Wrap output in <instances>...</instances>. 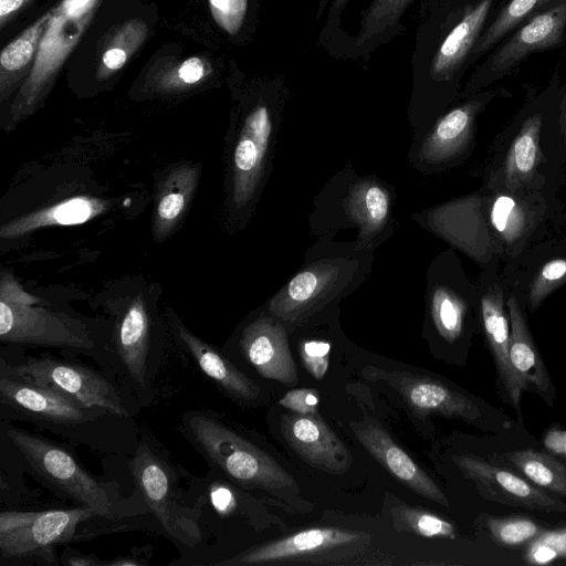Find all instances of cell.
<instances>
[{"instance_id": "6da1fadb", "label": "cell", "mask_w": 566, "mask_h": 566, "mask_svg": "<svg viewBox=\"0 0 566 566\" xmlns=\"http://www.w3.org/2000/svg\"><path fill=\"white\" fill-rule=\"evenodd\" d=\"M501 0H430L424 32V80L429 87L453 94L471 67L473 49Z\"/></svg>"}, {"instance_id": "7a4b0ae2", "label": "cell", "mask_w": 566, "mask_h": 566, "mask_svg": "<svg viewBox=\"0 0 566 566\" xmlns=\"http://www.w3.org/2000/svg\"><path fill=\"white\" fill-rule=\"evenodd\" d=\"M181 431L210 469L239 486L271 493L295 486L287 471L216 411L187 410Z\"/></svg>"}, {"instance_id": "3957f363", "label": "cell", "mask_w": 566, "mask_h": 566, "mask_svg": "<svg viewBox=\"0 0 566 566\" xmlns=\"http://www.w3.org/2000/svg\"><path fill=\"white\" fill-rule=\"evenodd\" d=\"M134 481L166 536L192 548L203 539L202 502L191 484L180 483L179 469L148 433H143L129 462Z\"/></svg>"}, {"instance_id": "277c9868", "label": "cell", "mask_w": 566, "mask_h": 566, "mask_svg": "<svg viewBox=\"0 0 566 566\" xmlns=\"http://www.w3.org/2000/svg\"><path fill=\"white\" fill-rule=\"evenodd\" d=\"M107 348L112 374L134 394L142 408L155 399V379L164 355V333L143 294L112 313Z\"/></svg>"}, {"instance_id": "5b68a950", "label": "cell", "mask_w": 566, "mask_h": 566, "mask_svg": "<svg viewBox=\"0 0 566 566\" xmlns=\"http://www.w3.org/2000/svg\"><path fill=\"white\" fill-rule=\"evenodd\" d=\"M0 340L9 346L57 348L64 354H83L113 375L107 328L70 314L0 296Z\"/></svg>"}, {"instance_id": "8992f818", "label": "cell", "mask_w": 566, "mask_h": 566, "mask_svg": "<svg viewBox=\"0 0 566 566\" xmlns=\"http://www.w3.org/2000/svg\"><path fill=\"white\" fill-rule=\"evenodd\" d=\"M69 355H1L0 363L34 384L57 390L88 407H98L126 419L139 413L142 407L124 382Z\"/></svg>"}, {"instance_id": "52a82bcc", "label": "cell", "mask_w": 566, "mask_h": 566, "mask_svg": "<svg viewBox=\"0 0 566 566\" xmlns=\"http://www.w3.org/2000/svg\"><path fill=\"white\" fill-rule=\"evenodd\" d=\"M2 432L43 485L78 505L96 510L104 517L116 520L115 486L92 475L69 448L9 423H3Z\"/></svg>"}, {"instance_id": "ba28073f", "label": "cell", "mask_w": 566, "mask_h": 566, "mask_svg": "<svg viewBox=\"0 0 566 566\" xmlns=\"http://www.w3.org/2000/svg\"><path fill=\"white\" fill-rule=\"evenodd\" d=\"M0 406L2 419L34 423L80 442L88 441L93 428L122 418L98 407H88L57 390L36 385L0 363Z\"/></svg>"}, {"instance_id": "9c48e42d", "label": "cell", "mask_w": 566, "mask_h": 566, "mask_svg": "<svg viewBox=\"0 0 566 566\" xmlns=\"http://www.w3.org/2000/svg\"><path fill=\"white\" fill-rule=\"evenodd\" d=\"M102 0H62L53 8L33 66L12 101L8 126L32 115L56 82Z\"/></svg>"}, {"instance_id": "30bf717a", "label": "cell", "mask_w": 566, "mask_h": 566, "mask_svg": "<svg viewBox=\"0 0 566 566\" xmlns=\"http://www.w3.org/2000/svg\"><path fill=\"white\" fill-rule=\"evenodd\" d=\"M97 517L104 516L84 505L45 511H1V563L59 564L56 547L81 541L80 528Z\"/></svg>"}, {"instance_id": "8fae6325", "label": "cell", "mask_w": 566, "mask_h": 566, "mask_svg": "<svg viewBox=\"0 0 566 566\" xmlns=\"http://www.w3.org/2000/svg\"><path fill=\"white\" fill-rule=\"evenodd\" d=\"M361 374L365 378L389 385L419 417L438 415L491 431L506 430L512 424L505 415L438 378L409 371H387L373 366L365 367Z\"/></svg>"}, {"instance_id": "7c38bea8", "label": "cell", "mask_w": 566, "mask_h": 566, "mask_svg": "<svg viewBox=\"0 0 566 566\" xmlns=\"http://www.w3.org/2000/svg\"><path fill=\"white\" fill-rule=\"evenodd\" d=\"M566 43V3L539 13L509 33L476 65L463 95L469 97L512 74L537 52Z\"/></svg>"}, {"instance_id": "4fadbf2b", "label": "cell", "mask_w": 566, "mask_h": 566, "mask_svg": "<svg viewBox=\"0 0 566 566\" xmlns=\"http://www.w3.org/2000/svg\"><path fill=\"white\" fill-rule=\"evenodd\" d=\"M369 543L370 536L365 532L339 527H311L250 547L216 565L327 563L360 553Z\"/></svg>"}, {"instance_id": "5bb4252c", "label": "cell", "mask_w": 566, "mask_h": 566, "mask_svg": "<svg viewBox=\"0 0 566 566\" xmlns=\"http://www.w3.org/2000/svg\"><path fill=\"white\" fill-rule=\"evenodd\" d=\"M453 462L486 500L507 506L546 513L566 512V503L536 486L524 476L494 465L483 458L464 453L453 455Z\"/></svg>"}, {"instance_id": "9a60e30c", "label": "cell", "mask_w": 566, "mask_h": 566, "mask_svg": "<svg viewBox=\"0 0 566 566\" xmlns=\"http://www.w3.org/2000/svg\"><path fill=\"white\" fill-rule=\"evenodd\" d=\"M167 321L176 346L221 392L244 405L260 399L259 385L229 356L188 329L174 311H167Z\"/></svg>"}, {"instance_id": "2e32d148", "label": "cell", "mask_w": 566, "mask_h": 566, "mask_svg": "<svg viewBox=\"0 0 566 566\" xmlns=\"http://www.w3.org/2000/svg\"><path fill=\"white\" fill-rule=\"evenodd\" d=\"M240 356L260 376L287 386L298 381L284 325L265 314L247 324L238 339Z\"/></svg>"}, {"instance_id": "e0dca14e", "label": "cell", "mask_w": 566, "mask_h": 566, "mask_svg": "<svg viewBox=\"0 0 566 566\" xmlns=\"http://www.w3.org/2000/svg\"><path fill=\"white\" fill-rule=\"evenodd\" d=\"M280 432L311 467L336 475L349 470L353 459L348 449L317 415L285 413L280 419Z\"/></svg>"}, {"instance_id": "ac0fdd59", "label": "cell", "mask_w": 566, "mask_h": 566, "mask_svg": "<svg viewBox=\"0 0 566 566\" xmlns=\"http://www.w3.org/2000/svg\"><path fill=\"white\" fill-rule=\"evenodd\" d=\"M350 428L366 451L388 472L418 495L449 506L439 485L391 438L375 419L365 417L353 421Z\"/></svg>"}, {"instance_id": "d6986e66", "label": "cell", "mask_w": 566, "mask_h": 566, "mask_svg": "<svg viewBox=\"0 0 566 566\" xmlns=\"http://www.w3.org/2000/svg\"><path fill=\"white\" fill-rule=\"evenodd\" d=\"M272 130V111L260 99L245 116L233 151V201L237 207L247 205L255 191Z\"/></svg>"}, {"instance_id": "ffe728a7", "label": "cell", "mask_w": 566, "mask_h": 566, "mask_svg": "<svg viewBox=\"0 0 566 566\" xmlns=\"http://www.w3.org/2000/svg\"><path fill=\"white\" fill-rule=\"evenodd\" d=\"M432 227L480 263L495 252V240L482 213V198L473 195L443 205L431 213Z\"/></svg>"}, {"instance_id": "44dd1931", "label": "cell", "mask_w": 566, "mask_h": 566, "mask_svg": "<svg viewBox=\"0 0 566 566\" xmlns=\"http://www.w3.org/2000/svg\"><path fill=\"white\" fill-rule=\"evenodd\" d=\"M506 305L511 323L510 366L516 397L521 401L524 391H532L553 406L556 389L528 329L524 312L514 295L507 298Z\"/></svg>"}, {"instance_id": "7402d4cb", "label": "cell", "mask_w": 566, "mask_h": 566, "mask_svg": "<svg viewBox=\"0 0 566 566\" xmlns=\"http://www.w3.org/2000/svg\"><path fill=\"white\" fill-rule=\"evenodd\" d=\"M340 263H321L298 272L270 303V312L284 323L297 324L339 287Z\"/></svg>"}, {"instance_id": "603a6c76", "label": "cell", "mask_w": 566, "mask_h": 566, "mask_svg": "<svg viewBox=\"0 0 566 566\" xmlns=\"http://www.w3.org/2000/svg\"><path fill=\"white\" fill-rule=\"evenodd\" d=\"M494 96L493 91H480L440 117L422 144L424 160L440 164L460 154L472 136L478 115Z\"/></svg>"}, {"instance_id": "cb8c5ba5", "label": "cell", "mask_w": 566, "mask_h": 566, "mask_svg": "<svg viewBox=\"0 0 566 566\" xmlns=\"http://www.w3.org/2000/svg\"><path fill=\"white\" fill-rule=\"evenodd\" d=\"M481 314L488 347L493 357L497 379L502 382L507 402L521 415L514 379L510 366L511 331L504 310L503 291L495 286L481 298Z\"/></svg>"}, {"instance_id": "d4e9b609", "label": "cell", "mask_w": 566, "mask_h": 566, "mask_svg": "<svg viewBox=\"0 0 566 566\" xmlns=\"http://www.w3.org/2000/svg\"><path fill=\"white\" fill-rule=\"evenodd\" d=\"M53 8L44 12L15 39L8 43L0 54V101L4 102L18 83L29 75L41 40L52 17Z\"/></svg>"}, {"instance_id": "484cf974", "label": "cell", "mask_w": 566, "mask_h": 566, "mask_svg": "<svg viewBox=\"0 0 566 566\" xmlns=\"http://www.w3.org/2000/svg\"><path fill=\"white\" fill-rule=\"evenodd\" d=\"M105 209V202L90 197H74L46 209L14 219L0 229L2 239H14L50 226L81 224Z\"/></svg>"}, {"instance_id": "4316f807", "label": "cell", "mask_w": 566, "mask_h": 566, "mask_svg": "<svg viewBox=\"0 0 566 566\" xmlns=\"http://www.w3.org/2000/svg\"><path fill=\"white\" fill-rule=\"evenodd\" d=\"M564 3L566 0H501L473 49L471 66L517 27Z\"/></svg>"}, {"instance_id": "83f0119b", "label": "cell", "mask_w": 566, "mask_h": 566, "mask_svg": "<svg viewBox=\"0 0 566 566\" xmlns=\"http://www.w3.org/2000/svg\"><path fill=\"white\" fill-rule=\"evenodd\" d=\"M415 0H373L363 12L359 31L352 41L355 55L370 54L401 31V19Z\"/></svg>"}, {"instance_id": "f1b7e54d", "label": "cell", "mask_w": 566, "mask_h": 566, "mask_svg": "<svg viewBox=\"0 0 566 566\" xmlns=\"http://www.w3.org/2000/svg\"><path fill=\"white\" fill-rule=\"evenodd\" d=\"M199 170L195 166L174 169L163 184L154 214V234L166 238L180 221L195 191Z\"/></svg>"}, {"instance_id": "f546056e", "label": "cell", "mask_w": 566, "mask_h": 566, "mask_svg": "<svg viewBox=\"0 0 566 566\" xmlns=\"http://www.w3.org/2000/svg\"><path fill=\"white\" fill-rule=\"evenodd\" d=\"M495 458L536 486L566 496V465L555 457L534 449H524L496 454Z\"/></svg>"}, {"instance_id": "4dcf8cb0", "label": "cell", "mask_w": 566, "mask_h": 566, "mask_svg": "<svg viewBox=\"0 0 566 566\" xmlns=\"http://www.w3.org/2000/svg\"><path fill=\"white\" fill-rule=\"evenodd\" d=\"M148 34V27L142 19L125 21L111 39L108 46L103 52L101 64L97 69L99 80L108 77L122 69L129 57L144 43Z\"/></svg>"}, {"instance_id": "1f68e13d", "label": "cell", "mask_w": 566, "mask_h": 566, "mask_svg": "<svg viewBox=\"0 0 566 566\" xmlns=\"http://www.w3.org/2000/svg\"><path fill=\"white\" fill-rule=\"evenodd\" d=\"M349 211L363 228L367 238L376 233L386 222L389 212V197L377 184L364 182L356 187L349 198Z\"/></svg>"}, {"instance_id": "d6a6232c", "label": "cell", "mask_w": 566, "mask_h": 566, "mask_svg": "<svg viewBox=\"0 0 566 566\" xmlns=\"http://www.w3.org/2000/svg\"><path fill=\"white\" fill-rule=\"evenodd\" d=\"M531 214L525 203L511 195L494 198L490 208V222L497 237L507 244L516 243L531 229Z\"/></svg>"}, {"instance_id": "836d02e7", "label": "cell", "mask_w": 566, "mask_h": 566, "mask_svg": "<svg viewBox=\"0 0 566 566\" xmlns=\"http://www.w3.org/2000/svg\"><path fill=\"white\" fill-rule=\"evenodd\" d=\"M394 526L423 537H455V527L447 520L430 512L397 502L390 507Z\"/></svg>"}, {"instance_id": "e575fe53", "label": "cell", "mask_w": 566, "mask_h": 566, "mask_svg": "<svg viewBox=\"0 0 566 566\" xmlns=\"http://www.w3.org/2000/svg\"><path fill=\"white\" fill-rule=\"evenodd\" d=\"M431 314L437 331L446 340L455 342L463 329L465 304L449 287L438 286L431 298Z\"/></svg>"}, {"instance_id": "d590c367", "label": "cell", "mask_w": 566, "mask_h": 566, "mask_svg": "<svg viewBox=\"0 0 566 566\" xmlns=\"http://www.w3.org/2000/svg\"><path fill=\"white\" fill-rule=\"evenodd\" d=\"M486 527L491 537L499 544L518 547L544 533V528L527 517H488Z\"/></svg>"}, {"instance_id": "8d00e7d4", "label": "cell", "mask_w": 566, "mask_h": 566, "mask_svg": "<svg viewBox=\"0 0 566 566\" xmlns=\"http://www.w3.org/2000/svg\"><path fill=\"white\" fill-rule=\"evenodd\" d=\"M565 283L566 258H558L546 262L530 284V311H535L548 295Z\"/></svg>"}, {"instance_id": "74e56055", "label": "cell", "mask_w": 566, "mask_h": 566, "mask_svg": "<svg viewBox=\"0 0 566 566\" xmlns=\"http://www.w3.org/2000/svg\"><path fill=\"white\" fill-rule=\"evenodd\" d=\"M216 23L228 34L235 35L244 21L248 0H208Z\"/></svg>"}, {"instance_id": "f35d334b", "label": "cell", "mask_w": 566, "mask_h": 566, "mask_svg": "<svg viewBox=\"0 0 566 566\" xmlns=\"http://www.w3.org/2000/svg\"><path fill=\"white\" fill-rule=\"evenodd\" d=\"M300 349L303 366L315 379H322L328 369L331 344L323 340H305Z\"/></svg>"}, {"instance_id": "ab89813d", "label": "cell", "mask_w": 566, "mask_h": 566, "mask_svg": "<svg viewBox=\"0 0 566 566\" xmlns=\"http://www.w3.org/2000/svg\"><path fill=\"white\" fill-rule=\"evenodd\" d=\"M279 403L292 412L317 415L319 397L314 388H300L287 391Z\"/></svg>"}, {"instance_id": "60d3db41", "label": "cell", "mask_w": 566, "mask_h": 566, "mask_svg": "<svg viewBox=\"0 0 566 566\" xmlns=\"http://www.w3.org/2000/svg\"><path fill=\"white\" fill-rule=\"evenodd\" d=\"M206 74V65L198 56L185 60L178 69L179 81L184 84H195Z\"/></svg>"}, {"instance_id": "b9f144b4", "label": "cell", "mask_w": 566, "mask_h": 566, "mask_svg": "<svg viewBox=\"0 0 566 566\" xmlns=\"http://www.w3.org/2000/svg\"><path fill=\"white\" fill-rule=\"evenodd\" d=\"M61 563L66 566H103V560H99L96 556L72 549L63 552Z\"/></svg>"}, {"instance_id": "7bdbcfd3", "label": "cell", "mask_w": 566, "mask_h": 566, "mask_svg": "<svg viewBox=\"0 0 566 566\" xmlns=\"http://www.w3.org/2000/svg\"><path fill=\"white\" fill-rule=\"evenodd\" d=\"M537 538L549 546L557 556L566 555V528L555 532H544Z\"/></svg>"}, {"instance_id": "ee69618b", "label": "cell", "mask_w": 566, "mask_h": 566, "mask_svg": "<svg viewBox=\"0 0 566 566\" xmlns=\"http://www.w3.org/2000/svg\"><path fill=\"white\" fill-rule=\"evenodd\" d=\"M349 1L350 0H332L327 14V22L323 31L324 39L329 36L333 33L334 29L338 27L340 15L345 8L347 7V4L349 3Z\"/></svg>"}, {"instance_id": "f6af8a7d", "label": "cell", "mask_w": 566, "mask_h": 566, "mask_svg": "<svg viewBox=\"0 0 566 566\" xmlns=\"http://www.w3.org/2000/svg\"><path fill=\"white\" fill-rule=\"evenodd\" d=\"M32 0H0V27L12 20L15 14L25 8Z\"/></svg>"}, {"instance_id": "bcb514c9", "label": "cell", "mask_w": 566, "mask_h": 566, "mask_svg": "<svg viewBox=\"0 0 566 566\" xmlns=\"http://www.w3.org/2000/svg\"><path fill=\"white\" fill-rule=\"evenodd\" d=\"M145 563L133 556L115 557L109 560H103V566H140Z\"/></svg>"}, {"instance_id": "7dc6e473", "label": "cell", "mask_w": 566, "mask_h": 566, "mask_svg": "<svg viewBox=\"0 0 566 566\" xmlns=\"http://www.w3.org/2000/svg\"><path fill=\"white\" fill-rule=\"evenodd\" d=\"M559 125L566 142V83L562 86V95L559 102Z\"/></svg>"}]
</instances>
